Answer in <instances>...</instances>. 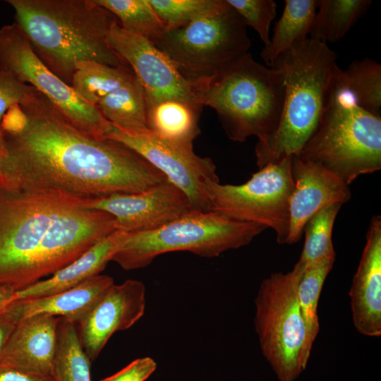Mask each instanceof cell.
Listing matches in <instances>:
<instances>
[{"label":"cell","instance_id":"cell-1","mask_svg":"<svg viewBox=\"0 0 381 381\" xmlns=\"http://www.w3.org/2000/svg\"><path fill=\"white\" fill-rule=\"evenodd\" d=\"M168 180L140 155L71 124L38 91L0 126V182L24 190L92 199L138 193Z\"/></svg>","mask_w":381,"mask_h":381},{"label":"cell","instance_id":"cell-2","mask_svg":"<svg viewBox=\"0 0 381 381\" xmlns=\"http://www.w3.org/2000/svg\"><path fill=\"white\" fill-rule=\"evenodd\" d=\"M83 200L0 182V286L37 282L116 230L110 214Z\"/></svg>","mask_w":381,"mask_h":381},{"label":"cell","instance_id":"cell-3","mask_svg":"<svg viewBox=\"0 0 381 381\" xmlns=\"http://www.w3.org/2000/svg\"><path fill=\"white\" fill-rule=\"evenodd\" d=\"M6 2L37 56L69 85L79 61L128 66L109 42L110 28L117 19L94 0Z\"/></svg>","mask_w":381,"mask_h":381},{"label":"cell","instance_id":"cell-4","mask_svg":"<svg viewBox=\"0 0 381 381\" xmlns=\"http://www.w3.org/2000/svg\"><path fill=\"white\" fill-rule=\"evenodd\" d=\"M327 44L308 37L280 54L271 68L284 84L283 113L279 128L265 147L255 149L260 168L298 155L327 109L341 69Z\"/></svg>","mask_w":381,"mask_h":381},{"label":"cell","instance_id":"cell-5","mask_svg":"<svg viewBox=\"0 0 381 381\" xmlns=\"http://www.w3.org/2000/svg\"><path fill=\"white\" fill-rule=\"evenodd\" d=\"M284 93L282 73L259 64L248 52L202 86L201 102L215 110L231 140L243 143L256 136L255 149H259L279 128Z\"/></svg>","mask_w":381,"mask_h":381},{"label":"cell","instance_id":"cell-6","mask_svg":"<svg viewBox=\"0 0 381 381\" xmlns=\"http://www.w3.org/2000/svg\"><path fill=\"white\" fill-rule=\"evenodd\" d=\"M298 156L349 186L381 169V116L361 107L339 78L322 120Z\"/></svg>","mask_w":381,"mask_h":381},{"label":"cell","instance_id":"cell-7","mask_svg":"<svg viewBox=\"0 0 381 381\" xmlns=\"http://www.w3.org/2000/svg\"><path fill=\"white\" fill-rule=\"evenodd\" d=\"M267 228L209 211H191L152 231L126 233L112 258L125 270L147 267L157 256L187 251L203 258L248 245Z\"/></svg>","mask_w":381,"mask_h":381},{"label":"cell","instance_id":"cell-8","mask_svg":"<svg viewBox=\"0 0 381 381\" xmlns=\"http://www.w3.org/2000/svg\"><path fill=\"white\" fill-rule=\"evenodd\" d=\"M188 82L204 85L249 52L251 41L243 20L226 0L154 42Z\"/></svg>","mask_w":381,"mask_h":381},{"label":"cell","instance_id":"cell-9","mask_svg":"<svg viewBox=\"0 0 381 381\" xmlns=\"http://www.w3.org/2000/svg\"><path fill=\"white\" fill-rule=\"evenodd\" d=\"M305 267L297 262L286 273L275 272L260 284L254 324L262 353L279 381H295L303 361L306 329L298 299Z\"/></svg>","mask_w":381,"mask_h":381},{"label":"cell","instance_id":"cell-10","mask_svg":"<svg viewBox=\"0 0 381 381\" xmlns=\"http://www.w3.org/2000/svg\"><path fill=\"white\" fill-rule=\"evenodd\" d=\"M292 157L266 164L240 185L206 181L205 193L210 211L271 228L277 241L287 244L289 205L294 190Z\"/></svg>","mask_w":381,"mask_h":381},{"label":"cell","instance_id":"cell-11","mask_svg":"<svg viewBox=\"0 0 381 381\" xmlns=\"http://www.w3.org/2000/svg\"><path fill=\"white\" fill-rule=\"evenodd\" d=\"M0 65L47 98L74 127L104 138L112 124L41 61L16 23L0 28Z\"/></svg>","mask_w":381,"mask_h":381},{"label":"cell","instance_id":"cell-12","mask_svg":"<svg viewBox=\"0 0 381 381\" xmlns=\"http://www.w3.org/2000/svg\"><path fill=\"white\" fill-rule=\"evenodd\" d=\"M107 138L118 141L140 155L188 197L194 211L209 212L205 193L207 181H219L216 166L209 157L196 155L193 146L165 140L149 129L128 131L112 125Z\"/></svg>","mask_w":381,"mask_h":381},{"label":"cell","instance_id":"cell-13","mask_svg":"<svg viewBox=\"0 0 381 381\" xmlns=\"http://www.w3.org/2000/svg\"><path fill=\"white\" fill-rule=\"evenodd\" d=\"M108 39L111 48L139 80L147 107L167 99L203 106L200 86L186 80L171 59L150 40L123 29L118 20L112 24Z\"/></svg>","mask_w":381,"mask_h":381},{"label":"cell","instance_id":"cell-14","mask_svg":"<svg viewBox=\"0 0 381 381\" xmlns=\"http://www.w3.org/2000/svg\"><path fill=\"white\" fill-rule=\"evenodd\" d=\"M83 203L110 214L116 230L126 233L152 231L193 211L186 194L168 181L138 193L83 199Z\"/></svg>","mask_w":381,"mask_h":381},{"label":"cell","instance_id":"cell-15","mask_svg":"<svg viewBox=\"0 0 381 381\" xmlns=\"http://www.w3.org/2000/svg\"><path fill=\"white\" fill-rule=\"evenodd\" d=\"M145 291V286L138 280L114 284L78 323L80 340L90 361L115 332L129 329L143 316Z\"/></svg>","mask_w":381,"mask_h":381},{"label":"cell","instance_id":"cell-16","mask_svg":"<svg viewBox=\"0 0 381 381\" xmlns=\"http://www.w3.org/2000/svg\"><path fill=\"white\" fill-rule=\"evenodd\" d=\"M294 190L289 205V233L287 244L301 238L308 220L322 208L344 204L351 198L349 186L322 166L292 157Z\"/></svg>","mask_w":381,"mask_h":381},{"label":"cell","instance_id":"cell-17","mask_svg":"<svg viewBox=\"0 0 381 381\" xmlns=\"http://www.w3.org/2000/svg\"><path fill=\"white\" fill-rule=\"evenodd\" d=\"M353 322L368 337L381 334V217H372L349 291Z\"/></svg>","mask_w":381,"mask_h":381},{"label":"cell","instance_id":"cell-18","mask_svg":"<svg viewBox=\"0 0 381 381\" xmlns=\"http://www.w3.org/2000/svg\"><path fill=\"white\" fill-rule=\"evenodd\" d=\"M59 317L37 315L20 320L0 357V365L26 373L52 375Z\"/></svg>","mask_w":381,"mask_h":381},{"label":"cell","instance_id":"cell-19","mask_svg":"<svg viewBox=\"0 0 381 381\" xmlns=\"http://www.w3.org/2000/svg\"><path fill=\"white\" fill-rule=\"evenodd\" d=\"M114 284L110 276L97 274L56 294L16 301L12 306L19 320L37 315H47L78 324Z\"/></svg>","mask_w":381,"mask_h":381},{"label":"cell","instance_id":"cell-20","mask_svg":"<svg viewBox=\"0 0 381 381\" xmlns=\"http://www.w3.org/2000/svg\"><path fill=\"white\" fill-rule=\"evenodd\" d=\"M123 234V231H114L52 277L16 291V301L56 294L99 274L111 261Z\"/></svg>","mask_w":381,"mask_h":381},{"label":"cell","instance_id":"cell-21","mask_svg":"<svg viewBox=\"0 0 381 381\" xmlns=\"http://www.w3.org/2000/svg\"><path fill=\"white\" fill-rule=\"evenodd\" d=\"M202 107L176 99L157 102L147 107V128L165 140L193 146L200 133L198 121Z\"/></svg>","mask_w":381,"mask_h":381},{"label":"cell","instance_id":"cell-22","mask_svg":"<svg viewBox=\"0 0 381 381\" xmlns=\"http://www.w3.org/2000/svg\"><path fill=\"white\" fill-rule=\"evenodd\" d=\"M318 8V0H286L272 37L260 56L268 67L295 43L309 37Z\"/></svg>","mask_w":381,"mask_h":381},{"label":"cell","instance_id":"cell-23","mask_svg":"<svg viewBox=\"0 0 381 381\" xmlns=\"http://www.w3.org/2000/svg\"><path fill=\"white\" fill-rule=\"evenodd\" d=\"M96 107L107 121L117 128L128 131L148 129L145 95L135 75Z\"/></svg>","mask_w":381,"mask_h":381},{"label":"cell","instance_id":"cell-24","mask_svg":"<svg viewBox=\"0 0 381 381\" xmlns=\"http://www.w3.org/2000/svg\"><path fill=\"white\" fill-rule=\"evenodd\" d=\"M135 75L129 66H111L94 61L77 63L71 86L85 102L97 107Z\"/></svg>","mask_w":381,"mask_h":381},{"label":"cell","instance_id":"cell-25","mask_svg":"<svg viewBox=\"0 0 381 381\" xmlns=\"http://www.w3.org/2000/svg\"><path fill=\"white\" fill-rule=\"evenodd\" d=\"M370 0H319L309 37L327 44L342 39L368 11Z\"/></svg>","mask_w":381,"mask_h":381},{"label":"cell","instance_id":"cell-26","mask_svg":"<svg viewBox=\"0 0 381 381\" xmlns=\"http://www.w3.org/2000/svg\"><path fill=\"white\" fill-rule=\"evenodd\" d=\"M335 258H326L305 267L298 287V299L306 329L303 361L307 366L313 344L319 332L318 305L324 283Z\"/></svg>","mask_w":381,"mask_h":381},{"label":"cell","instance_id":"cell-27","mask_svg":"<svg viewBox=\"0 0 381 381\" xmlns=\"http://www.w3.org/2000/svg\"><path fill=\"white\" fill-rule=\"evenodd\" d=\"M75 325L59 318L52 370L56 381H91V361L83 348Z\"/></svg>","mask_w":381,"mask_h":381},{"label":"cell","instance_id":"cell-28","mask_svg":"<svg viewBox=\"0 0 381 381\" xmlns=\"http://www.w3.org/2000/svg\"><path fill=\"white\" fill-rule=\"evenodd\" d=\"M113 14L125 30L155 42L164 35V23L149 0H94Z\"/></svg>","mask_w":381,"mask_h":381},{"label":"cell","instance_id":"cell-29","mask_svg":"<svg viewBox=\"0 0 381 381\" xmlns=\"http://www.w3.org/2000/svg\"><path fill=\"white\" fill-rule=\"evenodd\" d=\"M340 81L364 109L380 116L381 65L370 59L353 61L341 70Z\"/></svg>","mask_w":381,"mask_h":381},{"label":"cell","instance_id":"cell-30","mask_svg":"<svg viewBox=\"0 0 381 381\" xmlns=\"http://www.w3.org/2000/svg\"><path fill=\"white\" fill-rule=\"evenodd\" d=\"M342 205L337 203L326 206L306 223L303 229L305 241L298 260L305 267L326 258H335L332 231Z\"/></svg>","mask_w":381,"mask_h":381},{"label":"cell","instance_id":"cell-31","mask_svg":"<svg viewBox=\"0 0 381 381\" xmlns=\"http://www.w3.org/2000/svg\"><path fill=\"white\" fill-rule=\"evenodd\" d=\"M149 2L168 30L190 22L215 7L219 0H149Z\"/></svg>","mask_w":381,"mask_h":381},{"label":"cell","instance_id":"cell-32","mask_svg":"<svg viewBox=\"0 0 381 381\" xmlns=\"http://www.w3.org/2000/svg\"><path fill=\"white\" fill-rule=\"evenodd\" d=\"M243 20L258 34L267 47L270 41V28L277 15V3L273 0H226Z\"/></svg>","mask_w":381,"mask_h":381},{"label":"cell","instance_id":"cell-33","mask_svg":"<svg viewBox=\"0 0 381 381\" xmlns=\"http://www.w3.org/2000/svg\"><path fill=\"white\" fill-rule=\"evenodd\" d=\"M37 92L0 65V121L8 110L28 102Z\"/></svg>","mask_w":381,"mask_h":381},{"label":"cell","instance_id":"cell-34","mask_svg":"<svg viewBox=\"0 0 381 381\" xmlns=\"http://www.w3.org/2000/svg\"><path fill=\"white\" fill-rule=\"evenodd\" d=\"M157 363L148 356L137 358L121 370L100 381H145L155 371Z\"/></svg>","mask_w":381,"mask_h":381},{"label":"cell","instance_id":"cell-35","mask_svg":"<svg viewBox=\"0 0 381 381\" xmlns=\"http://www.w3.org/2000/svg\"><path fill=\"white\" fill-rule=\"evenodd\" d=\"M0 381H56V380L52 375L32 374L0 365Z\"/></svg>","mask_w":381,"mask_h":381},{"label":"cell","instance_id":"cell-36","mask_svg":"<svg viewBox=\"0 0 381 381\" xmlns=\"http://www.w3.org/2000/svg\"><path fill=\"white\" fill-rule=\"evenodd\" d=\"M18 321V316L14 310L12 303L6 311L0 315V357Z\"/></svg>","mask_w":381,"mask_h":381},{"label":"cell","instance_id":"cell-37","mask_svg":"<svg viewBox=\"0 0 381 381\" xmlns=\"http://www.w3.org/2000/svg\"><path fill=\"white\" fill-rule=\"evenodd\" d=\"M16 291L6 286H0V315L16 301Z\"/></svg>","mask_w":381,"mask_h":381}]
</instances>
